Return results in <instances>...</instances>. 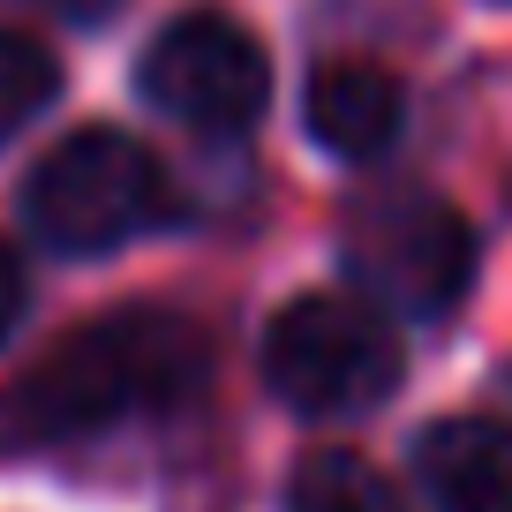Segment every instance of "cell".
I'll return each instance as SVG.
<instances>
[{
  "label": "cell",
  "instance_id": "1",
  "mask_svg": "<svg viewBox=\"0 0 512 512\" xmlns=\"http://www.w3.org/2000/svg\"><path fill=\"white\" fill-rule=\"evenodd\" d=\"M204 377H211V347L189 317L113 309V317L83 324L76 339H61L53 354H38L0 392V445L38 452V445H68V437L121 430V422L196 400Z\"/></svg>",
  "mask_w": 512,
  "mask_h": 512
},
{
  "label": "cell",
  "instance_id": "2",
  "mask_svg": "<svg viewBox=\"0 0 512 512\" xmlns=\"http://www.w3.org/2000/svg\"><path fill=\"white\" fill-rule=\"evenodd\" d=\"M23 211L53 249L98 256L174 219V181L151 159V144H136L128 128H76L31 166Z\"/></svg>",
  "mask_w": 512,
  "mask_h": 512
},
{
  "label": "cell",
  "instance_id": "3",
  "mask_svg": "<svg viewBox=\"0 0 512 512\" xmlns=\"http://www.w3.org/2000/svg\"><path fill=\"white\" fill-rule=\"evenodd\" d=\"M264 384L294 415H362L400 384V332L362 294H302L264 332Z\"/></svg>",
  "mask_w": 512,
  "mask_h": 512
},
{
  "label": "cell",
  "instance_id": "4",
  "mask_svg": "<svg viewBox=\"0 0 512 512\" xmlns=\"http://www.w3.org/2000/svg\"><path fill=\"white\" fill-rule=\"evenodd\" d=\"M347 272L362 279V302L407 309V317H445L475 287V234L467 219L430 189H384L362 196L339 226Z\"/></svg>",
  "mask_w": 512,
  "mask_h": 512
},
{
  "label": "cell",
  "instance_id": "5",
  "mask_svg": "<svg viewBox=\"0 0 512 512\" xmlns=\"http://www.w3.org/2000/svg\"><path fill=\"white\" fill-rule=\"evenodd\" d=\"M144 98L196 136H241L272 98V61L219 8H189L144 46Z\"/></svg>",
  "mask_w": 512,
  "mask_h": 512
},
{
  "label": "cell",
  "instance_id": "6",
  "mask_svg": "<svg viewBox=\"0 0 512 512\" xmlns=\"http://www.w3.org/2000/svg\"><path fill=\"white\" fill-rule=\"evenodd\" d=\"M415 475L437 512H512V430L482 415H445L422 430Z\"/></svg>",
  "mask_w": 512,
  "mask_h": 512
},
{
  "label": "cell",
  "instance_id": "7",
  "mask_svg": "<svg viewBox=\"0 0 512 512\" xmlns=\"http://www.w3.org/2000/svg\"><path fill=\"white\" fill-rule=\"evenodd\" d=\"M302 121L332 159H377V151L400 136L407 98L377 61H324L317 76H309Z\"/></svg>",
  "mask_w": 512,
  "mask_h": 512
},
{
  "label": "cell",
  "instance_id": "8",
  "mask_svg": "<svg viewBox=\"0 0 512 512\" xmlns=\"http://www.w3.org/2000/svg\"><path fill=\"white\" fill-rule=\"evenodd\" d=\"M287 512H407V505L362 452H309L294 467Z\"/></svg>",
  "mask_w": 512,
  "mask_h": 512
},
{
  "label": "cell",
  "instance_id": "9",
  "mask_svg": "<svg viewBox=\"0 0 512 512\" xmlns=\"http://www.w3.org/2000/svg\"><path fill=\"white\" fill-rule=\"evenodd\" d=\"M53 91H61V61H53L46 38L0 31V144H8L23 121H38V113L53 106Z\"/></svg>",
  "mask_w": 512,
  "mask_h": 512
},
{
  "label": "cell",
  "instance_id": "10",
  "mask_svg": "<svg viewBox=\"0 0 512 512\" xmlns=\"http://www.w3.org/2000/svg\"><path fill=\"white\" fill-rule=\"evenodd\" d=\"M16 317H23V256H16V241L0 234V339L16 332Z\"/></svg>",
  "mask_w": 512,
  "mask_h": 512
},
{
  "label": "cell",
  "instance_id": "11",
  "mask_svg": "<svg viewBox=\"0 0 512 512\" xmlns=\"http://www.w3.org/2000/svg\"><path fill=\"white\" fill-rule=\"evenodd\" d=\"M38 8H53V16H68V23H98L113 0H38Z\"/></svg>",
  "mask_w": 512,
  "mask_h": 512
}]
</instances>
